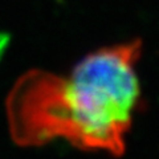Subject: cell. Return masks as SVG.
<instances>
[{
    "label": "cell",
    "mask_w": 159,
    "mask_h": 159,
    "mask_svg": "<svg viewBox=\"0 0 159 159\" xmlns=\"http://www.w3.org/2000/svg\"><path fill=\"white\" fill-rule=\"evenodd\" d=\"M141 54L142 41L134 39L88 53L68 74H21L6 99L11 139L20 147L62 139L81 150L122 155L141 101Z\"/></svg>",
    "instance_id": "cell-1"
},
{
    "label": "cell",
    "mask_w": 159,
    "mask_h": 159,
    "mask_svg": "<svg viewBox=\"0 0 159 159\" xmlns=\"http://www.w3.org/2000/svg\"><path fill=\"white\" fill-rule=\"evenodd\" d=\"M9 40H11L9 39V34L0 32V60L4 56V53H6L7 48L9 45Z\"/></svg>",
    "instance_id": "cell-2"
}]
</instances>
